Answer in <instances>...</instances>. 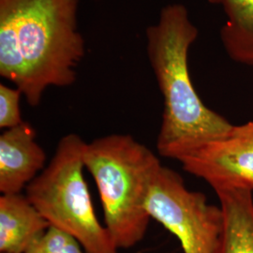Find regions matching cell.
Returning <instances> with one entry per match:
<instances>
[{"mask_svg":"<svg viewBox=\"0 0 253 253\" xmlns=\"http://www.w3.org/2000/svg\"><path fill=\"white\" fill-rule=\"evenodd\" d=\"M79 0H0V75L36 107L49 86H69L85 54Z\"/></svg>","mask_w":253,"mask_h":253,"instance_id":"cell-1","label":"cell"},{"mask_svg":"<svg viewBox=\"0 0 253 253\" xmlns=\"http://www.w3.org/2000/svg\"><path fill=\"white\" fill-rule=\"evenodd\" d=\"M146 54L163 98L157 149L164 158L181 160L233 128L202 101L190 78L188 55L198 28L181 4L163 7L159 21L147 27Z\"/></svg>","mask_w":253,"mask_h":253,"instance_id":"cell-2","label":"cell"},{"mask_svg":"<svg viewBox=\"0 0 253 253\" xmlns=\"http://www.w3.org/2000/svg\"><path fill=\"white\" fill-rule=\"evenodd\" d=\"M84 168L95 181L104 223L118 250L145 237L149 221L146 201L163 165L145 145L127 134H110L85 143Z\"/></svg>","mask_w":253,"mask_h":253,"instance_id":"cell-3","label":"cell"},{"mask_svg":"<svg viewBox=\"0 0 253 253\" xmlns=\"http://www.w3.org/2000/svg\"><path fill=\"white\" fill-rule=\"evenodd\" d=\"M84 145L81 136L62 137L49 164L26 188V195L50 226L73 235L86 253H118L92 204L84 176Z\"/></svg>","mask_w":253,"mask_h":253,"instance_id":"cell-4","label":"cell"},{"mask_svg":"<svg viewBox=\"0 0 253 253\" xmlns=\"http://www.w3.org/2000/svg\"><path fill=\"white\" fill-rule=\"evenodd\" d=\"M149 217L180 242L184 253H215L222 229L220 208L190 190L177 172L162 165L146 201Z\"/></svg>","mask_w":253,"mask_h":253,"instance_id":"cell-5","label":"cell"},{"mask_svg":"<svg viewBox=\"0 0 253 253\" xmlns=\"http://www.w3.org/2000/svg\"><path fill=\"white\" fill-rule=\"evenodd\" d=\"M183 169L216 191L228 189L253 192V120L202 146L180 161Z\"/></svg>","mask_w":253,"mask_h":253,"instance_id":"cell-6","label":"cell"},{"mask_svg":"<svg viewBox=\"0 0 253 253\" xmlns=\"http://www.w3.org/2000/svg\"><path fill=\"white\" fill-rule=\"evenodd\" d=\"M46 154L27 122L0 135V191L21 193L45 168Z\"/></svg>","mask_w":253,"mask_h":253,"instance_id":"cell-7","label":"cell"},{"mask_svg":"<svg viewBox=\"0 0 253 253\" xmlns=\"http://www.w3.org/2000/svg\"><path fill=\"white\" fill-rule=\"evenodd\" d=\"M49 227L27 195H1L0 253H25Z\"/></svg>","mask_w":253,"mask_h":253,"instance_id":"cell-8","label":"cell"},{"mask_svg":"<svg viewBox=\"0 0 253 253\" xmlns=\"http://www.w3.org/2000/svg\"><path fill=\"white\" fill-rule=\"evenodd\" d=\"M222 229L215 253H253V192L239 189L216 191Z\"/></svg>","mask_w":253,"mask_h":253,"instance_id":"cell-9","label":"cell"},{"mask_svg":"<svg viewBox=\"0 0 253 253\" xmlns=\"http://www.w3.org/2000/svg\"><path fill=\"white\" fill-rule=\"evenodd\" d=\"M221 6L226 23L220 40L227 54L235 62L253 66V0H208Z\"/></svg>","mask_w":253,"mask_h":253,"instance_id":"cell-10","label":"cell"},{"mask_svg":"<svg viewBox=\"0 0 253 253\" xmlns=\"http://www.w3.org/2000/svg\"><path fill=\"white\" fill-rule=\"evenodd\" d=\"M25 253H86L73 235L50 226L27 248Z\"/></svg>","mask_w":253,"mask_h":253,"instance_id":"cell-11","label":"cell"},{"mask_svg":"<svg viewBox=\"0 0 253 253\" xmlns=\"http://www.w3.org/2000/svg\"><path fill=\"white\" fill-rule=\"evenodd\" d=\"M22 92L18 88H11L0 84V127L11 128L22 124L20 100Z\"/></svg>","mask_w":253,"mask_h":253,"instance_id":"cell-12","label":"cell"}]
</instances>
